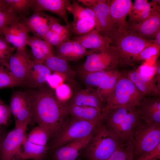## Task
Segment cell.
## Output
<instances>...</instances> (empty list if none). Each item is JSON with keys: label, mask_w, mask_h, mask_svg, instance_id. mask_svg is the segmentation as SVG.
Returning a JSON list of instances; mask_svg holds the SVG:
<instances>
[{"label": "cell", "mask_w": 160, "mask_h": 160, "mask_svg": "<svg viewBox=\"0 0 160 160\" xmlns=\"http://www.w3.org/2000/svg\"><path fill=\"white\" fill-rule=\"evenodd\" d=\"M77 1L94 12L96 19L95 29L100 32H103L104 36L108 37L118 31L111 20L108 0H79Z\"/></svg>", "instance_id": "11"}, {"label": "cell", "mask_w": 160, "mask_h": 160, "mask_svg": "<svg viewBox=\"0 0 160 160\" xmlns=\"http://www.w3.org/2000/svg\"><path fill=\"white\" fill-rule=\"evenodd\" d=\"M27 45L31 48L34 61L43 63L48 57L54 55L52 46L38 37L29 36Z\"/></svg>", "instance_id": "27"}, {"label": "cell", "mask_w": 160, "mask_h": 160, "mask_svg": "<svg viewBox=\"0 0 160 160\" xmlns=\"http://www.w3.org/2000/svg\"><path fill=\"white\" fill-rule=\"evenodd\" d=\"M55 95L60 101L64 102L69 99L72 95L71 87L69 85L63 84L55 89Z\"/></svg>", "instance_id": "38"}, {"label": "cell", "mask_w": 160, "mask_h": 160, "mask_svg": "<svg viewBox=\"0 0 160 160\" xmlns=\"http://www.w3.org/2000/svg\"><path fill=\"white\" fill-rule=\"evenodd\" d=\"M70 36L57 34L49 29L45 34L43 39L52 46H58L63 42L69 39Z\"/></svg>", "instance_id": "37"}, {"label": "cell", "mask_w": 160, "mask_h": 160, "mask_svg": "<svg viewBox=\"0 0 160 160\" xmlns=\"http://www.w3.org/2000/svg\"><path fill=\"white\" fill-rule=\"evenodd\" d=\"M38 89L29 92L31 111L30 123L47 129L54 138L68 117L65 106L51 90L43 87Z\"/></svg>", "instance_id": "1"}, {"label": "cell", "mask_w": 160, "mask_h": 160, "mask_svg": "<svg viewBox=\"0 0 160 160\" xmlns=\"http://www.w3.org/2000/svg\"><path fill=\"white\" fill-rule=\"evenodd\" d=\"M160 49L154 43L145 48L137 57L135 63L141 61L145 62H152V60H154L158 56Z\"/></svg>", "instance_id": "35"}, {"label": "cell", "mask_w": 160, "mask_h": 160, "mask_svg": "<svg viewBox=\"0 0 160 160\" xmlns=\"http://www.w3.org/2000/svg\"><path fill=\"white\" fill-rule=\"evenodd\" d=\"M63 103L65 107H91L102 111L106 106V103L101 99L96 89L87 88L75 92L69 99Z\"/></svg>", "instance_id": "14"}, {"label": "cell", "mask_w": 160, "mask_h": 160, "mask_svg": "<svg viewBox=\"0 0 160 160\" xmlns=\"http://www.w3.org/2000/svg\"><path fill=\"white\" fill-rule=\"evenodd\" d=\"M43 63L51 71L60 73L65 80L73 81L76 73L70 67L67 60L54 55L49 57Z\"/></svg>", "instance_id": "29"}, {"label": "cell", "mask_w": 160, "mask_h": 160, "mask_svg": "<svg viewBox=\"0 0 160 160\" xmlns=\"http://www.w3.org/2000/svg\"><path fill=\"white\" fill-rule=\"evenodd\" d=\"M32 60L25 49H17L7 61L12 75L22 86Z\"/></svg>", "instance_id": "18"}, {"label": "cell", "mask_w": 160, "mask_h": 160, "mask_svg": "<svg viewBox=\"0 0 160 160\" xmlns=\"http://www.w3.org/2000/svg\"><path fill=\"white\" fill-rule=\"evenodd\" d=\"M10 57L0 49V60L7 61Z\"/></svg>", "instance_id": "47"}, {"label": "cell", "mask_w": 160, "mask_h": 160, "mask_svg": "<svg viewBox=\"0 0 160 160\" xmlns=\"http://www.w3.org/2000/svg\"><path fill=\"white\" fill-rule=\"evenodd\" d=\"M134 147L132 141L122 143L107 160H133Z\"/></svg>", "instance_id": "32"}, {"label": "cell", "mask_w": 160, "mask_h": 160, "mask_svg": "<svg viewBox=\"0 0 160 160\" xmlns=\"http://www.w3.org/2000/svg\"><path fill=\"white\" fill-rule=\"evenodd\" d=\"M160 158V143L153 149L144 153L135 160H157Z\"/></svg>", "instance_id": "42"}, {"label": "cell", "mask_w": 160, "mask_h": 160, "mask_svg": "<svg viewBox=\"0 0 160 160\" xmlns=\"http://www.w3.org/2000/svg\"><path fill=\"white\" fill-rule=\"evenodd\" d=\"M67 11L73 16L72 31L77 36L84 35L95 29L96 17L90 8L83 7L77 1H73L68 6Z\"/></svg>", "instance_id": "10"}, {"label": "cell", "mask_w": 160, "mask_h": 160, "mask_svg": "<svg viewBox=\"0 0 160 160\" xmlns=\"http://www.w3.org/2000/svg\"><path fill=\"white\" fill-rule=\"evenodd\" d=\"M6 135H4V132H2L0 127V145L2 142Z\"/></svg>", "instance_id": "48"}, {"label": "cell", "mask_w": 160, "mask_h": 160, "mask_svg": "<svg viewBox=\"0 0 160 160\" xmlns=\"http://www.w3.org/2000/svg\"><path fill=\"white\" fill-rule=\"evenodd\" d=\"M50 29L59 35L70 36L71 31H73L71 25H61L59 23L58 19L52 24Z\"/></svg>", "instance_id": "39"}, {"label": "cell", "mask_w": 160, "mask_h": 160, "mask_svg": "<svg viewBox=\"0 0 160 160\" xmlns=\"http://www.w3.org/2000/svg\"><path fill=\"white\" fill-rule=\"evenodd\" d=\"M0 10L11 12L9 11L4 0H0Z\"/></svg>", "instance_id": "46"}, {"label": "cell", "mask_w": 160, "mask_h": 160, "mask_svg": "<svg viewBox=\"0 0 160 160\" xmlns=\"http://www.w3.org/2000/svg\"><path fill=\"white\" fill-rule=\"evenodd\" d=\"M141 120L136 107H121L103 111L101 122L122 142L132 141L133 133Z\"/></svg>", "instance_id": "2"}, {"label": "cell", "mask_w": 160, "mask_h": 160, "mask_svg": "<svg viewBox=\"0 0 160 160\" xmlns=\"http://www.w3.org/2000/svg\"><path fill=\"white\" fill-rule=\"evenodd\" d=\"M30 32L27 27L19 20L15 22L9 26L4 28L0 35L17 49H25Z\"/></svg>", "instance_id": "17"}, {"label": "cell", "mask_w": 160, "mask_h": 160, "mask_svg": "<svg viewBox=\"0 0 160 160\" xmlns=\"http://www.w3.org/2000/svg\"><path fill=\"white\" fill-rule=\"evenodd\" d=\"M109 71H94L82 75L84 83L86 88L96 89L103 77Z\"/></svg>", "instance_id": "34"}, {"label": "cell", "mask_w": 160, "mask_h": 160, "mask_svg": "<svg viewBox=\"0 0 160 160\" xmlns=\"http://www.w3.org/2000/svg\"><path fill=\"white\" fill-rule=\"evenodd\" d=\"M122 74L116 69L108 72L103 77L96 90L103 101L106 103L107 98L113 90Z\"/></svg>", "instance_id": "30"}, {"label": "cell", "mask_w": 160, "mask_h": 160, "mask_svg": "<svg viewBox=\"0 0 160 160\" xmlns=\"http://www.w3.org/2000/svg\"><path fill=\"white\" fill-rule=\"evenodd\" d=\"M17 86H22L12 75L6 60H0V89Z\"/></svg>", "instance_id": "31"}, {"label": "cell", "mask_w": 160, "mask_h": 160, "mask_svg": "<svg viewBox=\"0 0 160 160\" xmlns=\"http://www.w3.org/2000/svg\"><path fill=\"white\" fill-rule=\"evenodd\" d=\"M54 137L50 146L54 150L65 145L92 135L98 124L70 117Z\"/></svg>", "instance_id": "6"}, {"label": "cell", "mask_w": 160, "mask_h": 160, "mask_svg": "<svg viewBox=\"0 0 160 160\" xmlns=\"http://www.w3.org/2000/svg\"><path fill=\"white\" fill-rule=\"evenodd\" d=\"M132 141L137 157L152 150L160 143V124H148L141 120L134 129Z\"/></svg>", "instance_id": "8"}, {"label": "cell", "mask_w": 160, "mask_h": 160, "mask_svg": "<svg viewBox=\"0 0 160 160\" xmlns=\"http://www.w3.org/2000/svg\"><path fill=\"white\" fill-rule=\"evenodd\" d=\"M155 39H154V43L160 49V30L156 33Z\"/></svg>", "instance_id": "45"}, {"label": "cell", "mask_w": 160, "mask_h": 160, "mask_svg": "<svg viewBox=\"0 0 160 160\" xmlns=\"http://www.w3.org/2000/svg\"><path fill=\"white\" fill-rule=\"evenodd\" d=\"M145 97L126 74L123 73L107 98L105 107L103 111L117 107H136Z\"/></svg>", "instance_id": "5"}, {"label": "cell", "mask_w": 160, "mask_h": 160, "mask_svg": "<svg viewBox=\"0 0 160 160\" xmlns=\"http://www.w3.org/2000/svg\"><path fill=\"white\" fill-rule=\"evenodd\" d=\"M65 80L64 76L61 74L56 72L52 74L48 77L47 83L51 88L55 89L63 84Z\"/></svg>", "instance_id": "43"}, {"label": "cell", "mask_w": 160, "mask_h": 160, "mask_svg": "<svg viewBox=\"0 0 160 160\" xmlns=\"http://www.w3.org/2000/svg\"><path fill=\"white\" fill-rule=\"evenodd\" d=\"M160 30V11H153L148 17L138 23L128 24L127 30L147 39H155Z\"/></svg>", "instance_id": "15"}, {"label": "cell", "mask_w": 160, "mask_h": 160, "mask_svg": "<svg viewBox=\"0 0 160 160\" xmlns=\"http://www.w3.org/2000/svg\"><path fill=\"white\" fill-rule=\"evenodd\" d=\"M148 2L147 0H135L128 14V20L132 18L140 13Z\"/></svg>", "instance_id": "40"}, {"label": "cell", "mask_w": 160, "mask_h": 160, "mask_svg": "<svg viewBox=\"0 0 160 160\" xmlns=\"http://www.w3.org/2000/svg\"><path fill=\"white\" fill-rule=\"evenodd\" d=\"M11 114L9 106L0 99V126L8 124Z\"/></svg>", "instance_id": "41"}, {"label": "cell", "mask_w": 160, "mask_h": 160, "mask_svg": "<svg viewBox=\"0 0 160 160\" xmlns=\"http://www.w3.org/2000/svg\"><path fill=\"white\" fill-rule=\"evenodd\" d=\"M51 137V133L46 128L38 125L33 128L23 143L20 160H42L49 149L47 143Z\"/></svg>", "instance_id": "7"}, {"label": "cell", "mask_w": 160, "mask_h": 160, "mask_svg": "<svg viewBox=\"0 0 160 160\" xmlns=\"http://www.w3.org/2000/svg\"><path fill=\"white\" fill-rule=\"evenodd\" d=\"M71 2L68 0H33L31 8L34 12H52L62 18L66 24L71 25L67 15V8Z\"/></svg>", "instance_id": "24"}, {"label": "cell", "mask_w": 160, "mask_h": 160, "mask_svg": "<svg viewBox=\"0 0 160 160\" xmlns=\"http://www.w3.org/2000/svg\"><path fill=\"white\" fill-rule=\"evenodd\" d=\"M57 47L56 56L67 61H78L84 56L95 52L87 49L78 42L69 39Z\"/></svg>", "instance_id": "23"}, {"label": "cell", "mask_w": 160, "mask_h": 160, "mask_svg": "<svg viewBox=\"0 0 160 160\" xmlns=\"http://www.w3.org/2000/svg\"><path fill=\"white\" fill-rule=\"evenodd\" d=\"M22 17L13 13L0 10V34L2 30L12 23L20 20Z\"/></svg>", "instance_id": "36"}, {"label": "cell", "mask_w": 160, "mask_h": 160, "mask_svg": "<svg viewBox=\"0 0 160 160\" xmlns=\"http://www.w3.org/2000/svg\"><path fill=\"white\" fill-rule=\"evenodd\" d=\"M110 16L119 31L126 32L128 25L126 18L131 8V0H108Z\"/></svg>", "instance_id": "19"}, {"label": "cell", "mask_w": 160, "mask_h": 160, "mask_svg": "<svg viewBox=\"0 0 160 160\" xmlns=\"http://www.w3.org/2000/svg\"><path fill=\"white\" fill-rule=\"evenodd\" d=\"M122 143L101 122L81 154L89 160H107Z\"/></svg>", "instance_id": "4"}, {"label": "cell", "mask_w": 160, "mask_h": 160, "mask_svg": "<svg viewBox=\"0 0 160 160\" xmlns=\"http://www.w3.org/2000/svg\"><path fill=\"white\" fill-rule=\"evenodd\" d=\"M58 19L42 11L35 12L22 22L34 36L43 39L52 24Z\"/></svg>", "instance_id": "16"}, {"label": "cell", "mask_w": 160, "mask_h": 160, "mask_svg": "<svg viewBox=\"0 0 160 160\" xmlns=\"http://www.w3.org/2000/svg\"><path fill=\"white\" fill-rule=\"evenodd\" d=\"M65 109L67 115L75 119L97 123L102 119V111L94 107L72 106Z\"/></svg>", "instance_id": "28"}, {"label": "cell", "mask_w": 160, "mask_h": 160, "mask_svg": "<svg viewBox=\"0 0 160 160\" xmlns=\"http://www.w3.org/2000/svg\"><path fill=\"white\" fill-rule=\"evenodd\" d=\"M137 89L145 97H160V89L154 79L144 77L137 69L129 71L126 74Z\"/></svg>", "instance_id": "26"}, {"label": "cell", "mask_w": 160, "mask_h": 160, "mask_svg": "<svg viewBox=\"0 0 160 160\" xmlns=\"http://www.w3.org/2000/svg\"><path fill=\"white\" fill-rule=\"evenodd\" d=\"M26 129L27 127H15L6 135L0 145L1 160H20Z\"/></svg>", "instance_id": "13"}, {"label": "cell", "mask_w": 160, "mask_h": 160, "mask_svg": "<svg viewBox=\"0 0 160 160\" xmlns=\"http://www.w3.org/2000/svg\"><path fill=\"white\" fill-rule=\"evenodd\" d=\"M9 107L15 119V127H27L30 123L31 111L29 92H14L10 98Z\"/></svg>", "instance_id": "12"}, {"label": "cell", "mask_w": 160, "mask_h": 160, "mask_svg": "<svg viewBox=\"0 0 160 160\" xmlns=\"http://www.w3.org/2000/svg\"><path fill=\"white\" fill-rule=\"evenodd\" d=\"M92 135L69 143L54 150L53 160H76L91 139Z\"/></svg>", "instance_id": "25"}, {"label": "cell", "mask_w": 160, "mask_h": 160, "mask_svg": "<svg viewBox=\"0 0 160 160\" xmlns=\"http://www.w3.org/2000/svg\"><path fill=\"white\" fill-rule=\"evenodd\" d=\"M51 72L43 63L32 60L23 81V86L38 88L43 87Z\"/></svg>", "instance_id": "21"}, {"label": "cell", "mask_w": 160, "mask_h": 160, "mask_svg": "<svg viewBox=\"0 0 160 160\" xmlns=\"http://www.w3.org/2000/svg\"><path fill=\"white\" fill-rule=\"evenodd\" d=\"M136 108L142 121L160 124V97H145Z\"/></svg>", "instance_id": "20"}, {"label": "cell", "mask_w": 160, "mask_h": 160, "mask_svg": "<svg viewBox=\"0 0 160 160\" xmlns=\"http://www.w3.org/2000/svg\"><path fill=\"white\" fill-rule=\"evenodd\" d=\"M119 65L118 54L111 45L106 50L95 52L87 55L85 61L78 71L81 75L97 71H111Z\"/></svg>", "instance_id": "9"}, {"label": "cell", "mask_w": 160, "mask_h": 160, "mask_svg": "<svg viewBox=\"0 0 160 160\" xmlns=\"http://www.w3.org/2000/svg\"><path fill=\"white\" fill-rule=\"evenodd\" d=\"M33 0H4L9 11L16 15H23L31 8Z\"/></svg>", "instance_id": "33"}, {"label": "cell", "mask_w": 160, "mask_h": 160, "mask_svg": "<svg viewBox=\"0 0 160 160\" xmlns=\"http://www.w3.org/2000/svg\"><path fill=\"white\" fill-rule=\"evenodd\" d=\"M111 45L115 49L119 58V65H133L141 52L154 43L150 40L131 33L118 31L109 37Z\"/></svg>", "instance_id": "3"}, {"label": "cell", "mask_w": 160, "mask_h": 160, "mask_svg": "<svg viewBox=\"0 0 160 160\" xmlns=\"http://www.w3.org/2000/svg\"><path fill=\"white\" fill-rule=\"evenodd\" d=\"M155 78L157 86L160 89V63L156 64V71L155 75Z\"/></svg>", "instance_id": "44"}, {"label": "cell", "mask_w": 160, "mask_h": 160, "mask_svg": "<svg viewBox=\"0 0 160 160\" xmlns=\"http://www.w3.org/2000/svg\"><path fill=\"white\" fill-rule=\"evenodd\" d=\"M73 40L79 42L87 49L95 52L105 51L111 45L110 38L102 35L95 29L84 35L76 36Z\"/></svg>", "instance_id": "22"}]
</instances>
